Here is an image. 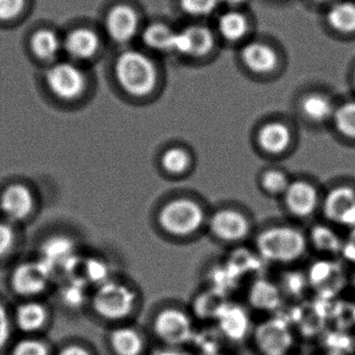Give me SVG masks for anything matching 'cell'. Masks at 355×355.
<instances>
[{"mask_svg": "<svg viewBox=\"0 0 355 355\" xmlns=\"http://www.w3.org/2000/svg\"><path fill=\"white\" fill-rule=\"evenodd\" d=\"M261 259L275 265L288 266L305 257L309 249L307 234L291 224H273L263 228L254 238Z\"/></svg>", "mask_w": 355, "mask_h": 355, "instance_id": "1", "label": "cell"}, {"mask_svg": "<svg viewBox=\"0 0 355 355\" xmlns=\"http://www.w3.org/2000/svg\"><path fill=\"white\" fill-rule=\"evenodd\" d=\"M207 213L198 199L180 195L168 199L157 213V224L167 236L186 240L207 228Z\"/></svg>", "mask_w": 355, "mask_h": 355, "instance_id": "2", "label": "cell"}, {"mask_svg": "<svg viewBox=\"0 0 355 355\" xmlns=\"http://www.w3.org/2000/svg\"><path fill=\"white\" fill-rule=\"evenodd\" d=\"M114 73L120 88L135 98L148 97L159 86V68L144 51L128 49L120 53Z\"/></svg>", "mask_w": 355, "mask_h": 355, "instance_id": "3", "label": "cell"}, {"mask_svg": "<svg viewBox=\"0 0 355 355\" xmlns=\"http://www.w3.org/2000/svg\"><path fill=\"white\" fill-rule=\"evenodd\" d=\"M207 228L217 242L236 245L250 238L253 223L248 214L234 207H223L209 214Z\"/></svg>", "mask_w": 355, "mask_h": 355, "instance_id": "4", "label": "cell"}, {"mask_svg": "<svg viewBox=\"0 0 355 355\" xmlns=\"http://www.w3.org/2000/svg\"><path fill=\"white\" fill-rule=\"evenodd\" d=\"M326 221L332 226L355 228V186L336 184L322 196L321 209Z\"/></svg>", "mask_w": 355, "mask_h": 355, "instance_id": "5", "label": "cell"}, {"mask_svg": "<svg viewBox=\"0 0 355 355\" xmlns=\"http://www.w3.org/2000/svg\"><path fill=\"white\" fill-rule=\"evenodd\" d=\"M153 330L167 347H184L194 334L192 317L178 306H168L157 313Z\"/></svg>", "mask_w": 355, "mask_h": 355, "instance_id": "6", "label": "cell"}, {"mask_svg": "<svg viewBox=\"0 0 355 355\" xmlns=\"http://www.w3.org/2000/svg\"><path fill=\"white\" fill-rule=\"evenodd\" d=\"M45 82L53 96L62 101L80 98L87 87V78L76 62L53 64L45 74Z\"/></svg>", "mask_w": 355, "mask_h": 355, "instance_id": "7", "label": "cell"}, {"mask_svg": "<svg viewBox=\"0 0 355 355\" xmlns=\"http://www.w3.org/2000/svg\"><path fill=\"white\" fill-rule=\"evenodd\" d=\"M322 196L319 188L305 178L292 180L282 200L284 209L291 217L306 220L321 209Z\"/></svg>", "mask_w": 355, "mask_h": 355, "instance_id": "8", "label": "cell"}, {"mask_svg": "<svg viewBox=\"0 0 355 355\" xmlns=\"http://www.w3.org/2000/svg\"><path fill=\"white\" fill-rule=\"evenodd\" d=\"M217 44V35L202 24H192L178 30L174 55L188 59L209 57Z\"/></svg>", "mask_w": 355, "mask_h": 355, "instance_id": "9", "label": "cell"}, {"mask_svg": "<svg viewBox=\"0 0 355 355\" xmlns=\"http://www.w3.org/2000/svg\"><path fill=\"white\" fill-rule=\"evenodd\" d=\"M136 295L128 286L118 282H107L94 296L97 313L107 319H122L134 309Z\"/></svg>", "mask_w": 355, "mask_h": 355, "instance_id": "10", "label": "cell"}, {"mask_svg": "<svg viewBox=\"0 0 355 355\" xmlns=\"http://www.w3.org/2000/svg\"><path fill=\"white\" fill-rule=\"evenodd\" d=\"M105 32L118 44H128L140 36V16L132 6L119 3L109 10L105 19Z\"/></svg>", "mask_w": 355, "mask_h": 355, "instance_id": "11", "label": "cell"}, {"mask_svg": "<svg viewBox=\"0 0 355 355\" xmlns=\"http://www.w3.org/2000/svg\"><path fill=\"white\" fill-rule=\"evenodd\" d=\"M257 148L269 157H282L292 148V128L279 120H272L259 126L255 137Z\"/></svg>", "mask_w": 355, "mask_h": 355, "instance_id": "12", "label": "cell"}, {"mask_svg": "<svg viewBox=\"0 0 355 355\" xmlns=\"http://www.w3.org/2000/svg\"><path fill=\"white\" fill-rule=\"evenodd\" d=\"M240 60L251 73L267 76L276 69L279 58L276 49L265 41L247 40L241 47Z\"/></svg>", "mask_w": 355, "mask_h": 355, "instance_id": "13", "label": "cell"}, {"mask_svg": "<svg viewBox=\"0 0 355 355\" xmlns=\"http://www.w3.org/2000/svg\"><path fill=\"white\" fill-rule=\"evenodd\" d=\"M255 344L263 355H286L292 349V334L279 322H268L257 328Z\"/></svg>", "mask_w": 355, "mask_h": 355, "instance_id": "14", "label": "cell"}, {"mask_svg": "<svg viewBox=\"0 0 355 355\" xmlns=\"http://www.w3.org/2000/svg\"><path fill=\"white\" fill-rule=\"evenodd\" d=\"M101 49V38L89 28H76L63 39V51L73 62H87L97 55Z\"/></svg>", "mask_w": 355, "mask_h": 355, "instance_id": "15", "label": "cell"}, {"mask_svg": "<svg viewBox=\"0 0 355 355\" xmlns=\"http://www.w3.org/2000/svg\"><path fill=\"white\" fill-rule=\"evenodd\" d=\"M49 268L42 261L20 265L13 274V286L22 295L42 292L51 277Z\"/></svg>", "mask_w": 355, "mask_h": 355, "instance_id": "16", "label": "cell"}, {"mask_svg": "<svg viewBox=\"0 0 355 355\" xmlns=\"http://www.w3.org/2000/svg\"><path fill=\"white\" fill-rule=\"evenodd\" d=\"M41 261L55 273L57 268H62L65 273H71L78 265V257L74 255L73 244L65 238H55L47 241L43 246Z\"/></svg>", "mask_w": 355, "mask_h": 355, "instance_id": "17", "label": "cell"}, {"mask_svg": "<svg viewBox=\"0 0 355 355\" xmlns=\"http://www.w3.org/2000/svg\"><path fill=\"white\" fill-rule=\"evenodd\" d=\"M250 31V20L242 10L225 9L216 21V35L228 43L247 41Z\"/></svg>", "mask_w": 355, "mask_h": 355, "instance_id": "18", "label": "cell"}, {"mask_svg": "<svg viewBox=\"0 0 355 355\" xmlns=\"http://www.w3.org/2000/svg\"><path fill=\"white\" fill-rule=\"evenodd\" d=\"M178 30L164 22H153L141 31L143 45L153 53H174Z\"/></svg>", "mask_w": 355, "mask_h": 355, "instance_id": "19", "label": "cell"}, {"mask_svg": "<svg viewBox=\"0 0 355 355\" xmlns=\"http://www.w3.org/2000/svg\"><path fill=\"white\" fill-rule=\"evenodd\" d=\"M336 107L334 99L321 92L307 93L299 103L301 115L311 123L315 124L331 122Z\"/></svg>", "mask_w": 355, "mask_h": 355, "instance_id": "20", "label": "cell"}, {"mask_svg": "<svg viewBox=\"0 0 355 355\" xmlns=\"http://www.w3.org/2000/svg\"><path fill=\"white\" fill-rule=\"evenodd\" d=\"M0 207L3 213L11 219H24L33 209L32 194L22 184H13L3 192Z\"/></svg>", "mask_w": 355, "mask_h": 355, "instance_id": "21", "label": "cell"}, {"mask_svg": "<svg viewBox=\"0 0 355 355\" xmlns=\"http://www.w3.org/2000/svg\"><path fill=\"white\" fill-rule=\"evenodd\" d=\"M326 24L342 35L355 33V3L351 0H336L330 3L325 15Z\"/></svg>", "mask_w": 355, "mask_h": 355, "instance_id": "22", "label": "cell"}, {"mask_svg": "<svg viewBox=\"0 0 355 355\" xmlns=\"http://www.w3.org/2000/svg\"><path fill=\"white\" fill-rule=\"evenodd\" d=\"M194 163L192 153L186 147L173 145L162 153L159 166L162 170L171 178H184L190 173Z\"/></svg>", "mask_w": 355, "mask_h": 355, "instance_id": "23", "label": "cell"}, {"mask_svg": "<svg viewBox=\"0 0 355 355\" xmlns=\"http://www.w3.org/2000/svg\"><path fill=\"white\" fill-rule=\"evenodd\" d=\"M31 49L38 59L53 61L63 51V39L53 30L41 28L33 34Z\"/></svg>", "mask_w": 355, "mask_h": 355, "instance_id": "24", "label": "cell"}, {"mask_svg": "<svg viewBox=\"0 0 355 355\" xmlns=\"http://www.w3.org/2000/svg\"><path fill=\"white\" fill-rule=\"evenodd\" d=\"M309 248L315 249L326 254H336L343 250L342 239L334 230L332 226L327 224H317L307 234Z\"/></svg>", "mask_w": 355, "mask_h": 355, "instance_id": "25", "label": "cell"}, {"mask_svg": "<svg viewBox=\"0 0 355 355\" xmlns=\"http://www.w3.org/2000/svg\"><path fill=\"white\" fill-rule=\"evenodd\" d=\"M218 318L221 321L222 331L230 340H243L248 334V317L242 309L225 305Z\"/></svg>", "mask_w": 355, "mask_h": 355, "instance_id": "26", "label": "cell"}, {"mask_svg": "<svg viewBox=\"0 0 355 355\" xmlns=\"http://www.w3.org/2000/svg\"><path fill=\"white\" fill-rule=\"evenodd\" d=\"M280 295L279 288L275 284L259 280L251 288L249 300L259 311H273L280 303Z\"/></svg>", "mask_w": 355, "mask_h": 355, "instance_id": "27", "label": "cell"}, {"mask_svg": "<svg viewBox=\"0 0 355 355\" xmlns=\"http://www.w3.org/2000/svg\"><path fill=\"white\" fill-rule=\"evenodd\" d=\"M292 178L279 168H268L259 176V187L261 192L270 197L282 198Z\"/></svg>", "mask_w": 355, "mask_h": 355, "instance_id": "28", "label": "cell"}, {"mask_svg": "<svg viewBox=\"0 0 355 355\" xmlns=\"http://www.w3.org/2000/svg\"><path fill=\"white\" fill-rule=\"evenodd\" d=\"M334 130L345 140L355 142V101L336 105L331 119Z\"/></svg>", "mask_w": 355, "mask_h": 355, "instance_id": "29", "label": "cell"}, {"mask_svg": "<svg viewBox=\"0 0 355 355\" xmlns=\"http://www.w3.org/2000/svg\"><path fill=\"white\" fill-rule=\"evenodd\" d=\"M112 344L119 355H139L143 350L142 336L132 328H120L112 336Z\"/></svg>", "mask_w": 355, "mask_h": 355, "instance_id": "30", "label": "cell"}, {"mask_svg": "<svg viewBox=\"0 0 355 355\" xmlns=\"http://www.w3.org/2000/svg\"><path fill=\"white\" fill-rule=\"evenodd\" d=\"M46 320V311L39 303L30 302L21 305L17 311L20 328L26 331L39 329Z\"/></svg>", "mask_w": 355, "mask_h": 355, "instance_id": "31", "label": "cell"}, {"mask_svg": "<svg viewBox=\"0 0 355 355\" xmlns=\"http://www.w3.org/2000/svg\"><path fill=\"white\" fill-rule=\"evenodd\" d=\"M220 7V0H180V10L195 19L211 17Z\"/></svg>", "mask_w": 355, "mask_h": 355, "instance_id": "32", "label": "cell"}, {"mask_svg": "<svg viewBox=\"0 0 355 355\" xmlns=\"http://www.w3.org/2000/svg\"><path fill=\"white\" fill-rule=\"evenodd\" d=\"M28 0H0V21L8 22L19 17Z\"/></svg>", "mask_w": 355, "mask_h": 355, "instance_id": "33", "label": "cell"}, {"mask_svg": "<svg viewBox=\"0 0 355 355\" xmlns=\"http://www.w3.org/2000/svg\"><path fill=\"white\" fill-rule=\"evenodd\" d=\"M85 284L80 279L72 280L68 286H66L63 290V299L66 303L72 306H78L82 304L85 300Z\"/></svg>", "mask_w": 355, "mask_h": 355, "instance_id": "34", "label": "cell"}, {"mask_svg": "<svg viewBox=\"0 0 355 355\" xmlns=\"http://www.w3.org/2000/svg\"><path fill=\"white\" fill-rule=\"evenodd\" d=\"M85 270H86L87 277L91 282L101 284L107 282L109 270L107 265L99 259H91L87 261L85 263Z\"/></svg>", "mask_w": 355, "mask_h": 355, "instance_id": "35", "label": "cell"}, {"mask_svg": "<svg viewBox=\"0 0 355 355\" xmlns=\"http://www.w3.org/2000/svg\"><path fill=\"white\" fill-rule=\"evenodd\" d=\"M14 355H47V349L39 340H26L15 347Z\"/></svg>", "mask_w": 355, "mask_h": 355, "instance_id": "36", "label": "cell"}, {"mask_svg": "<svg viewBox=\"0 0 355 355\" xmlns=\"http://www.w3.org/2000/svg\"><path fill=\"white\" fill-rule=\"evenodd\" d=\"M14 232L9 225L5 223H0V257L8 252L13 246Z\"/></svg>", "mask_w": 355, "mask_h": 355, "instance_id": "37", "label": "cell"}, {"mask_svg": "<svg viewBox=\"0 0 355 355\" xmlns=\"http://www.w3.org/2000/svg\"><path fill=\"white\" fill-rule=\"evenodd\" d=\"M10 336V322L5 307L0 303V348L7 343Z\"/></svg>", "mask_w": 355, "mask_h": 355, "instance_id": "38", "label": "cell"}, {"mask_svg": "<svg viewBox=\"0 0 355 355\" xmlns=\"http://www.w3.org/2000/svg\"><path fill=\"white\" fill-rule=\"evenodd\" d=\"M155 355H191L184 350V347H167L157 351Z\"/></svg>", "mask_w": 355, "mask_h": 355, "instance_id": "39", "label": "cell"}, {"mask_svg": "<svg viewBox=\"0 0 355 355\" xmlns=\"http://www.w3.org/2000/svg\"><path fill=\"white\" fill-rule=\"evenodd\" d=\"M247 3L248 0H220V5L232 10H242Z\"/></svg>", "mask_w": 355, "mask_h": 355, "instance_id": "40", "label": "cell"}, {"mask_svg": "<svg viewBox=\"0 0 355 355\" xmlns=\"http://www.w3.org/2000/svg\"><path fill=\"white\" fill-rule=\"evenodd\" d=\"M60 355H89V353L80 347L72 346L64 349L63 352Z\"/></svg>", "mask_w": 355, "mask_h": 355, "instance_id": "41", "label": "cell"}, {"mask_svg": "<svg viewBox=\"0 0 355 355\" xmlns=\"http://www.w3.org/2000/svg\"><path fill=\"white\" fill-rule=\"evenodd\" d=\"M313 1H317V3H330L332 0H313Z\"/></svg>", "mask_w": 355, "mask_h": 355, "instance_id": "42", "label": "cell"}, {"mask_svg": "<svg viewBox=\"0 0 355 355\" xmlns=\"http://www.w3.org/2000/svg\"><path fill=\"white\" fill-rule=\"evenodd\" d=\"M353 85H354V87H355V70H354V73H353Z\"/></svg>", "mask_w": 355, "mask_h": 355, "instance_id": "43", "label": "cell"}]
</instances>
